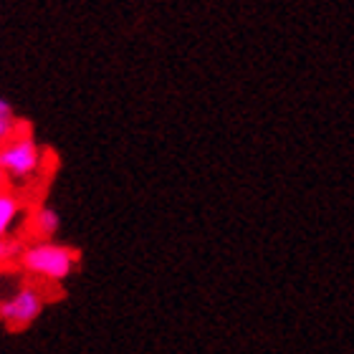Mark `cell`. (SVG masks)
Returning a JSON list of instances; mask_svg holds the SVG:
<instances>
[{"instance_id": "obj_1", "label": "cell", "mask_w": 354, "mask_h": 354, "mask_svg": "<svg viewBox=\"0 0 354 354\" xmlns=\"http://www.w3.org/2000/svg\"><path fill=\"white\" fill-rule=\"evenodd\" d=\"M79 261H82V253L59 243H36L26 248L21 256L23 268L46 281H64L66 276H71Z\"/></svg>"}, {"instance_id": "obj_2", "label": "cell", "mask_w": 354, "mask_h": 354, "mask_svg": "<svg viewBox=\"0 0 354 354\" xmlns=\"http://www.w3.org/2000/svg\"><path fill=\"white\" fill-rule=\"evenodd\" d=\"M41 152L28 132L15 134L13 140L0 147V172L10 177H28L38 170Z\"/></svg>"}, {"instance_id": "obj_3", "label": "cell", "mask_w": 354, "mask_h": 354, "mask_svg": "<svg viewBox=\"0 0 354 354\" xmlns=\"http://www.w3.org/2000/svg\"><path fill=\"white\" fill-rule=\"evenodd\" d=\"M44 309V299L36 288H23L13 299L0 304V322H6L10 329H23L30 322H36Z\"/></svg>"}, {"instance_id": "obj_4", "label": "cell", "mask_w": 354, "mask_h": 354, "mask_svg": "<svg viewBox=\"0 0 354 354\" xmlns=\"http://www.w3.org/2000/svg\"><path fill=\"white\" fill-rule=\"evenodd\" d=\"M59 223H61L59 215L53 213L51 207H38L36 213H33V218H30V230L41 238H48L59 230Z\"/></svg>"}, {"instance_id": "obj_5", "label": "cell", "mask_w": 354, "mask_h": 354, "mask_svg": "<svg viewBox=\"0 0 354 354\" xmlns=\"http://www.w3.org/2000/svg\"><path fill=\"white\" fill-rule=\"evenodd\" d=\"M15 134H18V119L13 114V106L6 99H0V147L8 145Z\"/></svg>"}, {"instance_id": "obj_6", "label": "cell", "mask_w": 354, "mask_h": 354, "mask_svg": "<svg viewBox=\"0 0 354 354\" xmlns=\"http://www.w3.org/2000/svg\"><path fill=\"white\" fill-rule=\"evenodd\" d=\"M15 218H18V200L10 192H3L0 195V238L10 230Z\"/></svg>"}, {"instance_id": "obj_7", "label": "cell", "mask_w": 354, "mask_h": 354, "mask_svg": "<svg viewBox=\"0 0 354 354\" xmlns=\"http://www.w3.org/2000/svg\"><path fill=\"white\" fill-rule=\"evenodd\" d=\"M15 251H18V243H10V241H3V238H0V261L10 259Z\"/></svg>"}, {"instance_id": "obj_8", "label": "cell", "mask_w": 354, "mask_h": 354, "mask_svg": "<svg viewBox=\"0 0 354 354\" xmlns=\"http://www.w3.org/2000/svg\"><path fill=\"white\" fill-rule=\"evenodd\" d=\"M6 192V172H0V195Z\"/></svg>"}]
</instances>
